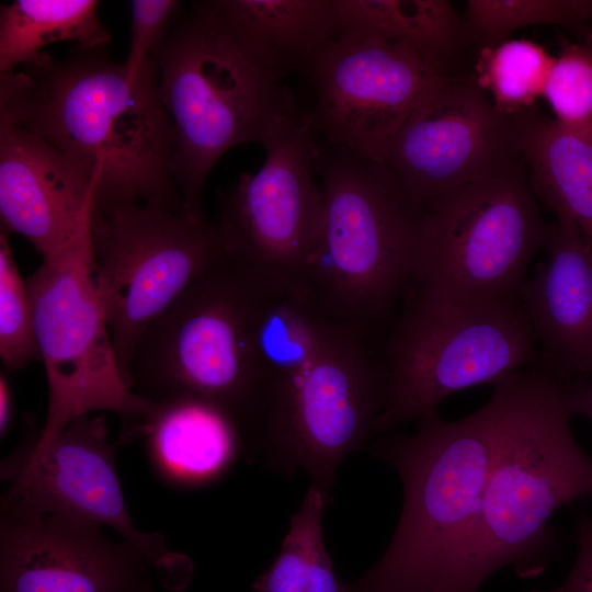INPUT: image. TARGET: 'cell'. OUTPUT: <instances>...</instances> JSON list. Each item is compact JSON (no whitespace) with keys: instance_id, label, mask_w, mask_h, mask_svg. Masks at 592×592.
<instances>
[{"instance_id":"cell-1","label":"cell","mask_w":592,"mask_h":592,"mask_svg":"<svg viewBox=\"0 0 592 592\" xmlns=\"http://www.w3.org/2000/svg\"><path fill=\"white\" fill-rule=\"evenodd\" d=\"M150 57L133 77L104 48L0 73V119L32 132L98 174L94 201L183 212L171 172L172 121Z\"/></svg>"},{"instance_id":"cell-2","label":"cell","mask_w":592,"mask_h":592,"mask_svg":"<svg viewBox=\"0 0 592 592\" xmlns=\"http://www.w3.org/2000/svg\"><path fill=\"white\" fill-rule=\"evenodd\" d=\"M498 407L469 415L433 412L411 434L384 433L372 453L402 485V506L388 547L351 592H479V526L492 464Z\"/></svg>"},{"instance_id":"cell-3","label":"cell","mask_w":592,"mask_h":592,"mask_svg":"<svg viewBox=\"0 0 592 592\" xmlns=\"http://www.w3.org/2000/svg\"><path fill=\"white\" fill-rule=\"evenodd\" d=\"M493 386L498 418L479 526L481 584L508 566L522 579L540 576L560 553L550 516L592 497V457L572 434L563 382L535 365Z\"/></svg>"},{"instance_id":"cell-4","label":"cell","mask_w":592,"mask_h":592,"mask_svg":"<svg viewBox=\"0 0 592 592\" xmlns=\"http://www.w3.org/2000/svg\"><path fill=\"white\" fill-rule=\"evenodd\" d=\"M316 170L325 218L299 299L368 338L410 284L423 207L390 169L346 147L319 143Z\"/></svg>"},{"instance_id":"cell-5","label":"cell","mask_w":592,"mask_h":592,"mask_svg":"<svg viewBox=\"0 0 592 592\" xmlns=\"http://www.w3.org/2000/svg\"><path fill=\"white\" fill-rule=\"evenodd\" d=\"M271 289L223 253L140 338L129 365L132 390L150 402L206 399L235 415L255 440L267 388L254 358L252 322Z\"/></svg>"},{"instance_id":"cell-6","label":"cell","mask_w":592,"mask_h":592,"mask_svg":"<svg viewBox=\"0 0 592 592\" xmlns=\"http://www.w3.org/2000/svg\"><path fill=\"white\" fill-rule=\"evenodd\" d=\"M151 57L175 132L171 172L183 213L205 217L202 192L215 163L235 146L269 144L296 101L283 78L250 65L192 5Z\"/></svg>"},{"instance_id":"cell-7","label":"cell","mask_w":592,"mask_h":592,"mask_svg":"<svg viewBox=\"0 0 592 592\" xmlns=\"http://www.w3.org/2000/svg\"><path fill=\"white\" fill-rule=\"evenodd\" d=\"M380 365L385 403L376 432L436 412L446 397L537 364V343L517 298H436L406 291Z\"/></svg>"},{"instance_id":"cell-8","label":"cell","mask_w":592,"mask_h":592,"mask_svg":"<svg viewBox=\"0 0 592 592\" xmlns=\"http://www.w3.org/2000/svg\"><path fill=\"white\" fill-rule=\"evenodd\" d=\"M547 229L517 153L423 208L407 291L451 299L517 298Z\"/></svg>"},{"instance_id":"cell-9","label":"cell","mask_w":592,"mask_h":592,"mask_svg":"<svg viewBox=\"0 0 592 592\" xmlns=\"http://www.w3.org/2000/svg\"><path fill=\"white\" fill-rule=\"evenodd\" d=\"M48 407L38 435L47 440L75 418L110 411L122 434L140 424L152 403L134 392L119 369L91 252L89 223L66 248L25 278Z\"/></svg>"},{"instance_id":"cell-10","label":"cell","mask_w":592,"mask_h":592,"mask_svg":"<svg viewBox=\"0 0 592 592\" xmlns=\"http://www.w3.org/2000/svg\"><path fill=\"white\" fill-rule=\"evenodd\" d=\"M89 237L115 355L129 386L143 334L227 248L206 217L138 202L93 200Z\"/></svg>"},{"instance_id":"cell-11","label":"cell","mask_w":592,"mask_h":592,"mask_svg":"<svg viewBox=\"0 0 592 592\" xmlns=\"http://www.w3.org/2000/svg\"><path fill=\"white\" fill-rule=\"evenodd\" d=\"M363 334L337 326L317 357L272 387L257 435L267 469H305L326 506L338 465L376 432L385 403L384 377Z\"/></svg>"},{"instance_id":"cell-12","label":"cell","mask_w":592,"mask_h":592,"mask_svg":"<svg viewBox=\"0 0 592 592\" xmlns=\"http://www.w3.org/2000/svg\"><path fill=\"white\" fill-rule=\"evenodd\" d=\"M38 432L29 421L21 443L1 460L0 477L9 487L0 510L109 526L148 558L168 587H185L191 560L171 551L162 534L143 532L130 519L115 468L121 443L110 442L105 415H79L47 440Z\"/></svg>"},{"instance_id":"cell-13","label":"cell","mask_w":592,"mask_h":592,"mask_svg":"<svg viewBox=\"0 0 592 592\" xmlns=\"http://www.w3.org/2000/svg\"><path fill=\"white\" fill-rule=\"evenodd\" d=\"M305 77L311 101L301 121L322 144L371 157L458 76L408 45L339 27Z\"/></svg>"},{"instance_id":"cell-14","label":"cell","mask_w":592,"mask_h":592,"mask_svg":"<svg viewBox=\"0 0 592 592\" xmlns=\"http://www.w3.org/2000/svg\"><path fill=\"white\" fill-rule=\"evenodd\" d=\"M318 147L298 110L263 147L262 167L218 191L217 226L227 251L275 292L297 299L325 218Z\"/></svg>"},{"instance_id":"cell-15","label":"cell","mask_w":592,"mask_h":592,"mask_svg":"<svg viewBox=\"0 0 592 592\" xmlns=\"http://www.w3.org/2000/svg\"><path fill=\"white\" fill-rule=\"evenodd\" d=\"M520 153L514 115L500 111L475 75L458 76L371 156L426 207Z\"/></svg>"},{"instance_id":"cell-16","label":"cell","mask_w":592,"mask_h":592,"mask_svg":"<svg viewBox=\"0 0 592 592\" xmlns=\"http://www.w3.org/2000/svg\"><path fill=\"white\" fill-rule=\"evenodd\" d=\"M0 511V592H151L148 558L103 526Z\"/></svg>"},{"instance_id":"cell-17","label":"cell","mask_w":592,"mask_h":592,"mask_svg":"<svg viewBox=\"0 0 592 592\" xmlns=\"http://www.w3.org/2000/svg\"><path fill=\"white\" fill-rule=\"evenodd\" d=\"M98 183L88 164L0 119L1 227L48 258L86 228Z\"/></svg>"},{"instance_id":"cell-18","label":"cell","mask_w":592,"mask_h":592,"mask_svg":"<svg viewBox=\"0 0 592 592\" xmlns=\"http://www.w3.org/2000/svg\"><path fill=\"white\" fill-rule=\"evenodd\" d=\"M544 248L546 261L517 294L540 348L537 364L561 382L592 377V249L563 215L548 223Z\"/></svg>"},{"instance_id":"cell-19","label":"cell","mask_w":592,"mask_h":592,"mask_svg":"<svg viewBox=\"0 0 592 592\" xmlns=\"http://www.w3.org/2000/svg\"><path fill=\"white\" fill-rule=\"evenodd\" d=\"M191 5L250 65L283 79L305 76L339 32L334 0H206Z\"/></svg>"},{"instance_id":"cell-20","label":"cell","mask_w":592,"mask_h":592,"mask_svg":"<svg viewBox=\"0 0 592 592\" xmlns=\"http://www.w3.org/2000/svg\"><path fill=\"white\" fill-rule=\"evenodd\" d=\"M151 403L145 421L119 442L144 437L153 469L171 486L196 488L214 482L249 451L248 432L219 405L193 396Z\"/></svg>"},{"instance_id":"cell-21","label":"cell","mask_w":592,"mask_h":592,"mask_svg":"<svg viewBox=\"0 0 592 592\" xmlns=\"http://www.w3.org/2000/svg\"><path fill=\"white\" fill-rule=\"evenodd\" d=\"M514 117L534 196L571 219L592 249V129L568 128L533 109Z\"/></svg>"},{"instance_id":"cell-22","label":"cell","mask_w":592,"mask_h":592,"mask_svg":"<svg viewBox=\"0 0 592 592\" xmlns=\"http://www.w3.org/2000/svg\"><path fill=\"white\" fill-rule=\"evenodd\" d=\"M94 0H15L0 8V73L43 64L46 45L72 42L83 50L104 48L111 34Z\"/></svg>"},{"instance_id":"cell-23","label":"cell","mask_w":592,"mask_h":592,"mask_svg":"<svg viewBox=\"0 0 592 592\" xmlns=\"http://www.w3.org/2000/svg\"><path fill=\"white\" fill-rule=\"evenodd\" d=\"M339 27H358L408 45L452 70L471 47L465 16L447 0H334Z\"/></svg>"},{"instance_id":"cell-24","label":"cell","mask_w":592,"mask_h":592,"mask_svg":"<svg viewBox=\"0 0 592 592\" xmlns=\"http://www.w3.org/2000/svg\"><path fill=\"white\" fill-rule=\"evenodd\" d=\"M337 326L299 299L271 289L252 322L254 358L267 394L307 367Z\"/></svg>"},{"instance_id":"cell-25","label":"cell","mask_w":592,"mask_h":592,"mask_svg":"<svg viewBox=\"0 0 592 592\" xmlns=\"http://www.w3.org/2000/svg\"><path fill=\"white\" fill-rule=\"evenodd\" d=\"M479 54L475 77L494 105L509 115L532 109L555 57L528 39H508Z\"/></svg>"},{"instance_id":"cell-26","label":"cell","mask_w":592,"mask_h":592,"mask_svg":"<svg viewBox=\"0 0 592 592\" xmlns=\"http://www.w3.org/2000/svg\"><path fill=\"white\" fill-rule=\"evenodd\" d=\"M591 18L589 0H468L465 13L471 47L479 52L523 27L547 24L579 32Z\"/></svg>"},{"instance_id":"cell-27","label":"cell","mask_w":592,"mask_h":592,"mask_svg":"<svg viewBox=\"0 0 592 592\" xmlns=\"http://www.w3.org/2000/svg\"><path fill=\"white\" fill-rule=\"evenodd\" d=\"M0 227V357L7 372L41 361L26 283Z\"/></svg>"},{"instance_id":"cell-28","label":"cell","mask_w":592,"mask_h":592,"mask_svg":"<svg viewBox=\"0 0 592 592\" xmlns=\"http://www.w3.org/2000/svg\"><path fill=\"white\" fill-rule=\"evenodd\" d=\"M327 508L321 493L311 486L273 565L252 584L255 592H305L310 565L322 538V511Z\"/></svg>"},{"instance_id":"cell-29","label":"cell","mask_w":592,"mask_h":592,"mask_svg":"<svg viewBox=\"0 0 592 592\" xmlns=\"http://www.w3.org/2000/svg\"><path fill=\"white\" fill-rule=\"evenodd\" d=\"M542 96L559 124L577 129H592V35L582 44L560 41Z\"/></svg>"},{"instance_id":"cell-30","label":"cell","mask_w":592,"mask_h":592,"mask_svg":"<svg viewBox=\"0 0 592 592\" xmlns=\"http://www.w3.org/2000/svg\"><path fill=\"white\" fill-rule=\"evenodd\" d=\"M130 44L125 66L135 77L157 52L183 13L178 0H133Z\"/></svg>"},{"instance_id":"cell-31","label":"cell","mask_w":592,"mask_h":592,"mask_svg":"<svg viewBox=\"0 0 592 592\" xmlns=\"http://www.w3.org/2000/svg\"><path fill=\"white\" fill-rule=\"evenodd\" d=\"M557 592H592V520L581 515L577 531L574 563Z\"/></svg>"},{"instance_id":"cell-32","label":"cell","mask_w":592,"mask_h":592,"mask_svg":"<svg viewBox=\"0 0 592 592\" xmlns=\"http://www.w3.org/2000/svg\"><path fill=\"white\" fill-rule=\"evenodd\" d=\"M305 592H351V584L337 577L323 538L316 546Z\"/></svg>"},{"instance_id":"cell-33","label":"cell","mask_w":592,"mask_h":592,"mask_svg":"<svg viewBox=\"0 0 592 592\" xmlns=\"http://www.w3.org/2000/svg\"><path fill=\"white\" fill-rule=\"evenodd\" d=\"M563 384L572 414L583 415L592 421V377H578Z\"/></svg>"},{"instance_id":"cell-34","label":"cell","mask_w":592,"mask_h":592,"mask_svg":"<svg viewBox=\"0 0 592 592\" xmlns=\"http://www.w3.org/2000/svg\"><path fill=\"white\" fill-rule=\"evenodd\" d=\"M14 419L13 391L4 373L0 375V435L5 436Z\"/></svg>"},{"instance_id":"cell-35","label":"cell","mask_w":592,"mask_h":592,"mask_svg":"<svg viewBox=\"0 0 592 592\" xmlns=\"http://www.w3.org/2000/svg\"><path fill=\"white\" fill-rule=\"evenodd\" d=\"M532 592H557V591H556V589H554L551 591L535 590V591H532Z\"/></svg>"}]
</instances>
